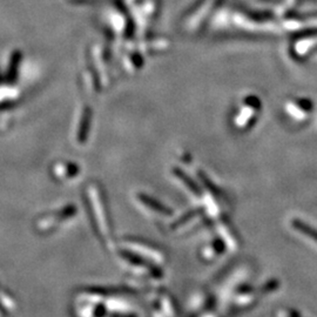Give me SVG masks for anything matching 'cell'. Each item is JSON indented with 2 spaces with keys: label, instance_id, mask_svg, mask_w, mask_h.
Masks as SVG:
<instances>
[{
  "label": "cell",
  "instance_id": "cell-1",
  "mask_svg": "<svg viewBox=\"0 0 317 317\" xmlns=\"http://www.w3.org/2000/svg\"><path fill=\"white\" fill-rule=\"evenodd\" d=\"M292 224H294V227L298 229V232H303V234L309 236V238H312L314 241L317 242V232L315 230V229L309 227L308 224H304L303 222H301L300 220H294Z\"/></svg>",
  "mask_w": 317,
  "mask_h": 317
}]
</instances>
